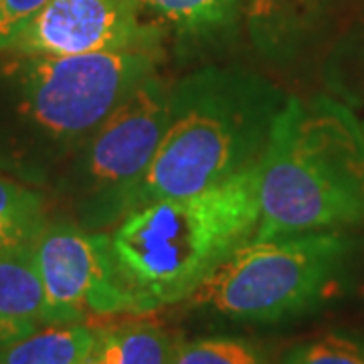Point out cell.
Segmentation results:
<instances>
[{"label": "cell", "instance_id": "cell-1", "mask_svg": "<svg viewBox=\"0 0 364 364\" xmlns=\"http://www.w3.org/2000/svg\"><path fill=\"white\" fill-rule=\"evenodd\" d=\"M162 47L0 61V172L55 184L107 116L150 75Z\"/></svg>", "mask_w": 364, "mask_h": 364}, {"label": "cell", "instance_id": "cell-2", "mask_svg": "<svg viewBox=\"0 0 364 364\" xmlns=\"http://www.w3.org/2000/svg\"><path fill=\"white\" fill-rule=\"evenodd\" d=\"M259 225L257 166L195 195L134 208L114 227L117 272L140 312L186 301Z\"/></svg>", "mask_w": 364, "mask_h": 364}, {"label": "cell", "instance_id": "cell-3", "mask_svg": "<svg viewBox=\"0 0 364 364\" xmlns=\"http://www.w3.org/2000/svg\"><path fill=\"white\" fill-rule=\"evenodd\" d=\"M253 239L364 227V140L358 119L330 100L287 97L257 164Z\"/></svg>", "mask_w": 364, "mask_h": 364}, {"label": "cell", "instance_id": "cell-4", "mask_svg": "<svg viewBox=\"0 0 364 364\" xmlns=\"http://www.w3.org/2000/svg\"><path fill=\"white\" fill-rule=\"evenodd\" d=\"M287 95L237 67H205L172 85L170 119L136 208L195 195L255 168Z\"/></svg>", "mask_w": 364, "mask_h": 364}, {"label": "cell", "instance_id": "cell-5", "mask_svg": "<svg viewBox=\"0 0 364 364\" xmlns=\"http://www.w3.org/2000/svg\"><path fill=\"white\" fill-rule=\"evenodd\" d=\"M354 239L344 231L251 239L186 299L235 322H282L320 306L348 272Z\"/></svg>", "mask_w": 364, "mask_h": 364}, {"label": "cell", "instance_id": "cell-6", "mask_svg": "<svg viewBox=\"0 0 364 364\" xmlns=\"http://www.w3.org/2000/svg\"><path fill=\"white\" fill-rule=\"evenodd\" d=\"M168 85L158 73L107 116L55 182L75 223L105 231L136 208L142 181L170 119Z\"/></svg>", "mask_w": 364, "mask_h": 364}, {"label": "cell", "instance_id": "cell-7", "mask_svg": "<svg viewBox=\"0 0 364 364\" xmlns=\"http://www.w3.org/2000/svg\"><path fill=\"white\" fill-rule=\"evenodd\" d=\"M33 249L45 289L47 326L142 314L117 272L107 233L85 229L75 221L45 223L33 239Z\"/></svg>", "mask_w": 364, "mask_h": 364}, {"label": "cell", "instance_id": "cell-8", "mask_svg": "<svg viewBox=\"0 0 364 364\" xmlns=\"http://www.w3.org/2000/svg\"><path fill=\"white\" fill-rule=\"evenodd\" d=\"M142 0H51L6 53L69 57L160 47L162 33L144 23Z\"/></svg>", "mask_w": 364, "mask_h": 364}, {"label": "cell", "instance_id": "cell-9", "mask_svg": "<svg viewBox=\"0 0 364 364\" xmlns=\"http://www.w3.org/2000/svg\"><path fill=\"white\" fill-rule=\"evenodd\" d=\"M45 310L33 241L0 249V348L47 326Z\"/></svg>", "mask_w": 364, "mask_h": 364}, {"label": "cell", "instance_id": "cell-10", "mask_svg": "<svg viewBox=\"0 0 364 364\" xmlns=\"http://www.w3.org/2000/svg\"><path fill=\"white\" fill-rule=\"evenodd\" d=\"M181 342L168 330L150 322L97 328L93 352L104 364H174Z\"/></svg>", "mask_w": 364, "mask_h": 364}, {"label": "cell", "instance_id": "cell-11", "mask_svg": "<svg viewBox=\"0 0 364 364\" xmlns=\"http://www.w3.org/2000/svg\"><path fill=\"white\" fill-rule=\"evenodd\" d=\"M95 344L97 328L90 324L45 326L0 348V364H81Z\"/></svg>", "mask_w": 364, "mask_h": 364}, {"label": "cell", "instance_id": "cell-12", "mask_svg": "<svg viewBox=\"0 0 364 364\" xmlns=\"http://www.w3.org/2000/svg\"><path fill=\"white\" fill-rule=\"evenodd\" d=\"M310 0H249V26L255 45L269 57L286 55L306 26Z\"/></svg>", "mask_w": 364, "mask_h": 364}, {"label": "cell", "instance_id": "cell-13", "mask_svg": "<svg viewBox=\"0 0 364 364\" xmlns=\"http://www.w3.org/2000/svg\"><path fill=\"white\" fill-rule=\"evenodd\" d=\"M178 31L205 37L233 23L239 0H142Z\"/></svg>", "mask_w": 364, "mask_h": 364}, {"label": "cell", "instance_id": "cell-14", "mask_svg": "<svg viewBox=\"0 0 364 364\" xmlns=\"http://www.w3.org/2000/svg\"><path fill=\"white\" fill-rule=\"evenodd\" d=\"M174 364H269V358L253 340L205 336L181 342Z\"/></svg>", "mask_w": 364, "mask_h": 364}, {"label": "cell", "instance_id": "cell-15", "mask_svg": "<svg viewBox=\"0 0 364 364\" xmlns=\"http://www.w3.org/2000/svg\"><path fill=\"white\" fill-rule=\"evenodd\" d=\"M0 221H6L21 229L28 237H37L45 227L43 196L0 172Z\"/></svg>", "mask_w": 364, "mask_h": 364}, {"label": "cell", "instance_id": "cell-16", "mask_svg": "<svg viewBox=\"0 0 364 364\" xmlns=\"http://www.w3.org/2000/svg\"><path fill=\"white\" fill-rule=\"evenodd\" d=\"M279 364H364V344L342 334H328L296 344Z\"/></svg>", "mask_w": 364, "mask_h": 364}, {"label": "cell", "instance_id": "cell-17", "mask_svg": "<svg viewBox=\"0 0 364 364\" xmlns=\"http://www.w3.org/2000/svg\"><path fill=\"white\" fill-rule=\"evenodd\" d=\"M51 0H0V53H6L21 33Z\"/></svg>", "mask_w": 364, "mask_h": 364}, {"label": "cell", "instance_id": "cell-18", "mask_svg": "<svg viewBox=\"0 0 364 364\" xmlns=\"http://www.w3.org/2000/svg\"><path fill=\"white\" fill-rule=\"evenodd\" d=\"M25 241H33V237L23 233L21 229H16L11 223L0 221V249L14 245V243H25Z\"/></svg>", "mask_w": 364, "mask_h": 364}, {"label": "cell", "instance_id": "cell-19", "mask_svg": "<svg viewBox=\"0 0 364 364\" xmlns=\"http://www.w3.org/2000/svg\"><path fill=\"white\" fill-rule=\"evenodd\" d=\"M81 364H104V363L100 360V356H97L95 352H91L90 356H87V358H85V360H83Z\"/></svg>", "mask_w": 364, "mask_h": 364}, {"label": "cell", "instance_id": "cell-20", "mask_svg": "<svg viewBox=\"0 0 364 364\" xmlns=\"http://www.w3.org/2000/svg\"><path fill=\"white\" fill-rule=\"evenodd\" d=\"M358 126H360V134H363V140H364V119H358Z\"/></svg>", "mask_w": 364, "mask_h": 364}]
</instances>
